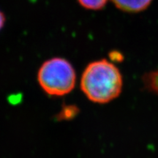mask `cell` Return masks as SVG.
<instances>
[{
  "instance_id": "4",
  "label": "cell",
  "mask_w": 158,
  "mask_h": 158,
  "mask_svg": "<svg viewBox=\"0 0 158 158\" xmlns=\"http://www.w3.org/2000/svg\"><path fill=\"white\" fill-rule=\"evenodd\" d=\"M142 81L147 90L158 96V70L144 74L142 77Z\"/></svg>"
},
{
  "instance_id": "7",
  "label": "cell",
  "mask_w": 158,
  "mask_h": 158,
  "mask_svg": "<svg viewBox=\"0 0 158 158\" xmlns=\"http://www.w3.org/2000/svg\"><path fill=\"white\" fill-rule=\"evenodd\" d=\"M5 16L2 12L0 10V31H1V29L3 28L4 25H5Z\"/></svg>"
},
{
  "instance_id": "2",
  "label": "cell",
  "mask_w": 158,
  "mask_h": 158,
  "mask_svg": "<svg viewBox=\"0 0 158 158\" xmlns=\"http://www.w3.org/2000/svg\"><path fill=\"white\" fill-rule=\"evenodd\" d=\"M37 81L42 89L49 95L64 96L75 88L76 71L67 59L54 57L41 65L37 72Z\"/></svg>"
},
{
  "instance_id": "6",
  "label": "cell",
  "mask_w": 158,
  "mask_h": 158,
  "mask_svg": "<svg viewBox=\"0 0 158 158\" xmlns=\"http://www.w3.org/2000/svg\"><path fill=\"white\" fill-rule=\"evenodd\" d=\"M76 108L74 106H66L63 108V110L61 111L60 115L59 117H61L62 118H70L71 117H73L76 114Z\"/></svg>"
},
{
  "instance_id": "1",
  "label": "cell",
  "mask_w": 158,
  "mask_h": 158,
  "mask_svg": "<svg viewBox=\"0 0 158 158\" xmlns=\"http://www.w3.org/2000/svg\"><path fill=\"white\" fill-rule=\"evenodd\" d=\"M80 86L90 101L105 104L121 94L123 78L119 69L114 63L103 59L91 62L86 67Z\"/></svg>"
},
{
  "instance_id": "3",
  "label": "cell",
  "mask_w": 158,
  "mask_h": 158,
  "mask_svg": "<svg viewBox=\"0 0 158 158\" xmlns=\"http://www.w3.org/2000/svg\"><path fill=\"white\" fill-rule=\"evenodd\" d=\"M153 0H112L120 10L127 13H140L149 7Z\"/></svg>"
},
{
  "instance_id": "5",
  "label": "cell",
  "mask_w": 158,
  "mask_h": 158,
  "mask_svg": "<svg viewBox=\"0 0 158 158\" xmlns=\"http://www.w3.org/2000/svg\"><path fill=\"white\" fill-rule=\"evenodd\" d=\"M81 5L90 10H99L103 8L108 0H78Z\"/></svg>"
}]
</instances>
